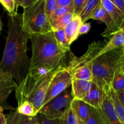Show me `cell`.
<instances>
[{
    "label": "cell",
    "instance_id": "6da1fadb",
    "mask_svg": "<svg viewBox=\"0 0 124 124\" xmlns=\"http://www.w3.org/2000/svg\"><path fill=\"white\" fill-rule=\"evenodd\" d=\"M8 34L0 70L10 74L17 85L23 81L29 71L30 58L27 53V44L30 35L22 29L21 14L8 13Z\"/></svg>",
    "mask_w": 124,
    "mask_h": 124
},
{
    "label": "cell",
    "instance_id": "7a4b0ae2",
    "mask_svg": "<svg viewBox=\"0 0 124 124\" xmlns=\"http://www.w3.org/2000/svg\"><path fill=\"white\" fill-rule=\"evenodd\" d=\"M31 57L29 71L44 69L50 72H56L58 69L64 67L68 52L58 44L53 31L44 34L30 35Z\"/></svg>",
    "mask_w": 124,
    "mask_h": 124
},
{
    "label": "cell",
    "instance_id": "3957f363",
    "mask_svg": "<svg viewBox=\"0 0 124 124\" xmlns=\"http://www.w3.org/2000/svg\"><path fill=\"white\" fill-rule=\"evenodd\" d=\"M55 73L50 72L44 69L30 70L15 90L17 104L24 101L30 102L38 114L50 82Z\"/></svg>",
    "mask_w": 124,
    "mask_h": 124
},
{
    "label": "cell",
    "instance_id": "277c9868",
    "mask_svg": "<svg viewBox=\"0 0 124 124\" xmlns=\"http://www.w3.org/2000/svg\"><path fill=\"white\" fill-rule=\"evenodd\" d=\"M123 48H118L96 57L92 62V82L100 88L111 86L115 70L122 65Z\"/></svg>",
    "mask_w": 124,
    "mask_h": 124
},
{
    "label": "cell",
    "instance_id": "5b68a950",
    "mask_svg": "<svg viewBox=\"0 0 124 124\" xmlns=\"http://www.w3.org/2000/svg\"><path fill=\"white\" fill-rule=\"evenodd\" d=\"M22 29L31 35L52 31L45 9V0H37L33 4L23 8L21 14Z\"/></svg>",
    "mask_w": 124,
    "mask_h": 124
},
{
    "label": "cell",
    "instance_id": "8992f818",
    "mask_svg": "<svg viewBox=\"0 0 124 124\" xmlns=\"http://www.w3.org/2000/svg\"><path fill=\"white\" fill-rule=\"evenodd\" d=\"M73 99L71 86L52 99L41 108L38 113L42 114L49 119H60L63 114L70 107Z\"/></svg>",
    "mask_w": 124,
    "mask_h": 124
},
{
    "label": "cell",
    "instance_id": "52a82bcc",
    "mask_svg": "<svg viewBox=\"0 0 124 124\" xmlns=\"http://www.w3.org/2000/svg\"><path fill=\"white\" fill-rule=\"evenodd\" d=\"M67 66L60 68L54 74L48 85L42 106L71 86L72 76Z\"/></svg>",
    "mask_w": 124,
    "mask_h": 124
},
{
    "label": "cell",
    "instance_id": "ba28073f",
    "mask_svg": "<svg viewBox=\"0 0 124 124\" xmlns=\"http://www.w3.org/2000/svg\"><path fill=\"white\" fill-rule=\"evenodd\" d=\"M104 45L102 41H94L90 44L87 51L83 55L80 57H73L67 66L70 73L81 67L92 65L93 61Z\"/></svg>",
    "mask_w": 124,
    "mask_h": 124
},
{
    "label": "cell",
    "instance_id": "9c48e42d",
    "mask_svg": "<svg viewBox=\"0 0 124 124\" xmlns=\"http://www.w3.org/2000/svg\"><path fill=\"white\" fill-rule=\"evenodd\" d=\"M104 96L102 104L99 109H98L104 124H122L120 121L115 107L111 94V86L103 88Z\"/></svg>",
    "mask_w": 124,
    "mask_h": 124
},
{
    "label": "cell",
    "instance_id": "30bf717a",
    "mask_svg": "<svg viewBox=\"0 0 124 124\" xmlns=\"http://www.w3.org/2000/svg\"><path fill=\"white\" fill-rule=\"evenodd\" d=\"M18 86L10 74L0 70V106L4 108L13 109L7 104L10 94Z\"/></svg>",
    "mask_w": 124,
    "mask_h": 124
},
{
    "label": "cell",
    "instance_id": "8fae6325",
    "mask_svg": "<svg viewBox=\"0 0 124 124\" xmlns=\"http://www.w3.org/2000/svg\"><path fill=\"white\" fill-rule=\"evenodd\" d=\"M90 19L101 21L106 25V29L101 35L103 37H111L114 33L118 31V27L116 25L111 16L103 8L101 2L92 13Z\"/></svg>",
    "mask_w": 124,
    "mask_h": 124
},
{
    "label": "cell",
    "instance_id": "7c38bea8",
    "mask_svg": "<svg viewBox=\"0 0 124 124\" xmlns=\"http://www.w3.org/2000/svg\"><path fill=\"white\" fill-rule=\"evenodd\" d=\"M104 96V90L92 82L90 90L83 101L88 105L98 110L101 107Z\"/></svg>",
    "mask_w": 124,
    "mask_h": 124
},
{
    "label": "cell",
    "instance_id": "4fadbf2b",
    "mask_svg": "<svg viewBox=\"0 0 124 124\" xmlns=\"http://www.w3.org/2000/svg\"><path fill=\"white\" fill-rule=\"evenodd\" d=\"M92 84V81L72 79L71 87L73 99L83 100L89 92Z\"/></svg>",
    "mask_w": 124,
    "mask_h": 124
},
{
    "label": "cell",
    "instance_id": "5bb4252c",
    "mask_svg": "<svg viewBox=\"0 0 124 124\" xmlns=\"http://www.w3.org/2000/svg\"><path fill=\"white\" fill-rule=\"evenodd\" d=\"M82 21L79 15H74L73 18L64 27V31L67 40L71 45L79 36V32Z\"/></svg>",
    "mask_w": 124,
    "mask_h": 124
},
{
    "label": "cell",
    "instance_id": "9a60e30c",
    "mask_svg": "<svg viewBox=\"0 0 124 124\" xmlns=\"http://www.w3.org/2000/svg\"><path fill=\"white\" fill-rule=\"evenodd\" d=\"M124 45V36L122 31H117L111 36L108 42H107L102 49L99 51L97 56L104 54L105 53L115 50L118 48H123Z\"/></svg>",
    "mask_w": 124,
    "mask_h": 124
},
{
    "label": "cell",
    "instance_id": "2e32d148",
    "mask_svg": "<svg viewBox=\"0 0 124 124\" xmlns=\"http://www.w3.org/2000/svg\"><path fill=\"white\" fill-rule=\"evenodd\" d=\"M70 107L73 110L78 119L82 122L87 123L89 116L90 105L83 100L73 99L71 101Z\"/></svg>",
    "mask_w": 124,
    "mask_h": 124
},
{
    "label": "cell",
    "instance_id": "e0dca14e",
    "mask_svg": "<svg viewBox=\"0 0 124 124\" xmlns=\"http://www.w3.org/2000/svg\"><path fill=\"white\" fill-rule=\"evenodd\" d=\"M101 5L107 12L111 16L118 29L124 18V13L111 0H101Z\"/></svg>",
    "mask_w": 124,
    "mask_h": 124
},
{
    "label": "cell",
    "instance_id": "ac0fdd59",
    "mask_svg": "<svg viewBox=\"0 0 124 124\" xmlns=\"http://www.w3.org/2000/svg\"><path fill=\"white\" fill-rule=\"evenodd\" d=\"M7 124H35L38 122L37 115L34 117L24 116L16 111H11L6 115Z\"/></svg>",
    "mask_w": 124,
    "mask_h": 124
},
{
    "label": "cell",
    "instance_id": "d6986e66",
    "mask_svg": "<svg viewBox=\"0 0 124 124\" xmlns=\"http://www.w3.org/2000/svg\"><path fill=\"white\" fill-rule=\"evenodd\" d=\"M100 4L101 0H87L85 1L79 15L82 23H85L90 19L92 13Z\"/></svg>",
    "mask_w": 124,
    "mask_h": 124
},
{
    "label": "cell",
    "instance_id": "ffe728a7",
    "mask_svg": "<svg viewBox=\"0 0 124 124\" xmlns=\"http://www.w3.org/2000/svg\"><path fill=\"white\" fill-rule=\"evenodd\" d=\"M111 87L115 92L124 90V73L121 66L117 68L114 73Z\"/></svg>",
    "mask_w": 124,
    "mask_h": 124
},
{
    "label": "cell",
    "instance_id": "44dd1931",
    "mask_svg": "<svg viewBox=\"0 0 124 124\" xmlns=\"http://www.w3.org/2000/svg\"><path fill=\"white\" fill-rule=\"evenodd\" d=\"M73 79L85 80L92 81L93 75L92 72V65H85L76 69L71 73Z\"/></svg>",
    "mask_w": 124,
    "mask_h": 124
},
{
    "label": "cell",
    "instance_id": "7402d4cb",
    "mask_svg": "<svg viewBox=\"0 0 124 124\" xmlns=\"http://www.w3.org/2000/svg\"><path fill=\"white\" fill-rule=\"evenodd\" d=\"M16 111L18 113L29 117H34L38 115L33 104L27 101H24L19 104H17Z\"/></svg>",
    "mask_w": 124,
    "mask_h": 124
},
{
    "label": "cell",
    "instance_id": "603a6c76",
    "mask_svg": "<svg viewBox=\"0 0 124 124\" xmlns=\"http://www.w3.org/2000/svg\"><path fill=\"white\" fill-rule=\"evenodd\" d=\"M73 16L74 14L73 13H68L56 20L51 22L50 25L52 27V31H54L64 29L68 23L72 19Z\"/></svg>",
    "mask_w": 124,
    "mask_h": 124
},
{
    "label": "cell",
    "instance_id": "cb8c5ba5",
    "mask_svg": "<svg viewBox=\"0 0 124 124\" xmlns=\"http://www.w3.org/2000/svg\"><path fill=\"white\" fill-rule=\"evenodd\" d=\"M111 97H112L114 107H115L116 114H117V116H118L121 123L124 124V107L121 103V102L119 101V100L115 92L111 88Z\"/></svg>",
    "mask_w": 124,
    "mask_h": 124
},
{
    "label": "cell",
    "instance_id": "d4e9b609",
    "mask_svg": "<svg viewBox=\"0 0 124 124\" xmlns=\"http://www.w3.org/2000/svg\"><path fill=\"white\" fill-rule=\"evenodd\" d=\"M54 36L55 38V39L58 44L64 50L67 52H70V45L68 42L67 40L66 36H65V33H64V29L62 30H56V31H53Z\"/></svg>",
    "mask_w": 124,
    "mask_h": 124
},
{
    "label": "cell",
    "instance_id": "484cf974",
    "mask_svg": "<svg viewBox=\"0 0 124 124\" xmlns=\"http://www.w3.org/2000/svg\"><path fill=\"white\" fill-rule=\"evenodd\" d=\"M78 119L70 107L60 118V124H78Z\"/></svg>",
    "mask_w": 124,
    "mask_h": 124
},
{
    "label": "cell",
    "instance_id": "4316f807",
    "mask_svg": "<svg viewBox=\"0 0 124 124\" xmlns=\"http://www.w3.org/2000/svg\"><path fill=\"white\" fill-rule=\"evenodd\" d=\"M68 13H73L74 14V8L73 6L70 7H59L58 6L56 7L53 13H52L50 18V23L56 20L58 18H60L62 16L67 14Z\"/></svg>",
    "mask_w": 124,
    "mask_h": 124
},
{
    "label": "cell",
    "instance_id": "83f0119b",
    "mask_svg": "<svg viewBox=\"0 0 124 124\" xmlns=\"http://www.w3.org/2000/svg\"><path fill=\"white\" fill-rule=\"evenodd\" d=\"M87 124H104L102 117L98 110L90 106L89 116L87 122Z\"/></svg>",
    "mask_w": 124,
    "mask_h": 124
},
{
    "label": "cell",
    "instance_id": "f1b7e54d",
    "mask_svg": "<svg viewBox=\"0 0 124 124\" xmlns=\"http://www.w3.org/2000/svg\"><path fill=\"white\" fill-rule=\"evenodd\" d=\"M0 3L7 11L8 14H16L18 7L16 4L15 0H0Z\"/></svg>",
    "mask_w": 124,
    "mask_h": 124
},
{
    "label": "cell",
    "instance_id": "f546056e",
    "mask_svg": "<svg viewBox=\"0 0 124 124\" xmlns=\"http://www.w3.org/2000/svg\"><path fill=\"white\" fill-rule=\"evenodd\" d=\"M58 7L56 0H45V9L48 19H49L54 10Z\"/></svg>",
    "mask_w": 124,
    "mask_h": 124
},
{
    "label": "cell",
    "instance_id": "4dcf8cb0",
    "mask_svg": "<svg viewBox=\"0 0 124 124\" xmlns=\"http://www.w3.org/2000/svg\"><path fill=\"white\" fill-rule=\"evenodd\" d=\"M37 117L38 124H60V119H49L40 113L38 114Z\"/></svg>",
    "mask_w": 124,
    "mask_h": 124
},
{
    "label": "cell",
    "instance_id": "1f68e13d",
    "mask_svg": "<svg viewBox=\"0 0 124 124\" xmlns=\"http://www.w3.org/2000/svg\"><path fill=\"white\" fill-rule=\"evenodd\" d=\"M87 0H73L74 15H79Z\"/></svg>",
    "mask_w": 124,
    "mask_h": 124
},
{
    "label": "cell",
    "instance_id": "d6a6232c",
    "mask_svg": "<svg viewBox=\"0 0 124 124\" xmlns=\"http://www.w3.org/2000/svg\"><path fill=\"white\" fill-rule=\"evenodd\" d=\"M91 29V25L90 23H83L82 25H81L79 29V35H84V34L87 33L88 31H90Z\"/></svg>",
    "mask_w": 124,
    "mask_h": 124
},
{
    "label": "cell",
    "instance_id": "836d02e7",
    "mask_svg": "<svg viewBox=\"0 0 124 124\" xmlns=\"http://www.w3.org/2000/svg\"><path fill=\"white\" fill-rule=\"evenodd\" d=\"M57 6L59 7L73 6V0H56Z\"/></svg>",
    "mask_w": 124,
    "mask_h": 124
},
{
    "label": "cell",
    "instance_id": "e575fe53",
    "mask_svg": "<svg viewBox=\"0 0 124 124\" xmlns=\"http://www.w3.org/2000/svg\"><path fill=\"white\" fill-rule=\"evenodd\" d=\"M111 1L124 13V0H111Z\"/></svg>",
    "mask_w": 124,
    "mask_h": 124
},
{
    "label": "cell",
    "instance_id": "d590c367",
    "mask_svg": "<svg viewBox=\"0 0 124 124\" xmlns=\"http://www.w3.org/2000/svg\"><path fill=\"white\" fill-rule=\"evenodd\" d=\"M0 124H7L6 115L4 114V109L0 106Z\"/></svg>",
    "mask_w": 124,
    "mask_h": 124
},
{
    "label": "cell",
    "instance_id": "8d00e7d4",
    "mask_svg": "<svg viewBox=\"0 0 124 124\" xmlns=\"http://www.w3.org/2000/svg\"><path fill=\"white\" fill-rule=\"evenodd\" d=\"M115 93H116L119 101L121 102V103L124 107V90L122 91H119V92H115Z\"/></svg>",
    "mask_w": 124,
    "mask_h": 124
},
{
    "label": "cell",
    "instance_id": "74e56055",
    "mask_svg": "<svg viewBox=\"0 0 124 124\" xmlns=\"http://www.w3.org/2000/svg\"><path fill=\"white\" fill-rule=\"evenodd\" d=\"M36 1H37V0H24L23 3L21 5V7H22L23 8L28 7V6L33 4L35 2H36Z\"/></svg>",
    "mask_w": 124,
    "mask_h": 124
},
{
    "label": "cell",
    "instance_id": "f35d334b",
    "mask_svg": "<svg viewBox=\"0 0 124 124\" xmlns=\"http://www.w3.org/2000/svg\"><path fill=\"white\" fill-rule=\"evenodd\" d=\"M118 31H124V18L122 20V23H121V25H120L118 29Z\"/></svg>",
    "mask_w": 124,
    "mask_h": 124
},
{
    "label": "cell",
    "instance_id": "ab89813d",
    "mask_svg": "<svg viewBox=\"0 0 124 124\" xmlns=\"http://www.w3.org/2000/svg\"><path fill=\"white\" fill-rule=\"evenodd\" d=\"M23 1H24V0H15V2L17 7H21V5L23 3Z\"/></svg>",
    "mask_w": 124,
    "mask_h": 124
},
{
    "label": "cell",
    "instance_id": "60d3db41",
    "mask_svg": "<svg viewBox=\"0 0 124 124\" xmlns=\"http://www.w3.org/2000/svg\"><path fill=\"white\" fill-rule=\"evenodd\" d=\"M121 67H122V70H123V71L124 73V54H123V56H122V65H121Z\"/></svg>",
    "mask_w": 124,
    "mask_h": 124
},
{
    "label": "cell",
    "instance_id": "b9f144b4",
    "mask_svg": "<svg viewBox=\"0 0 124 124\" xmlns=\"http://www.w3.org/2000/svg\"><path fill=\"white\" fill-rule=\"evenodd\" d=\"M2 29V21H1V17H0V34H1Z\"/></svg>",
    "mask_w": 124,
    "mask_h": 124
},
{
    "label": "cell",
    "instance_id": "7bdbcfd3",
    "mask_svg": "<svg viewBox=\"0 0 124 124\" xmlns=\"http://www.w3.org/2000/svg\"><path fill=\"white\" fill-rule=\"evenodd\" d=\"M81 124H87V123H85V122H82V121H81Z\"/></svg>",
    "mask_w": 124,
    "mask_h": 124
},
{
    "label": "cell",
    "instance_id": "ee69618b",
    "mask_svg": "<svg viewBox=\"0 0 124 124\" xmlns=\"http://www.w3.org/2000/svg\"><path fill=\"white\" fill-rule=\"evenodd\" d=\"M78 124H81V121H80L79 119H78Z\"/></svg>",
    "mask_w": 124,
    "mask_h": 124
},
{
    "label": "cell",
    "instance_id": "f6af8a7d",
    "mask_svg": "<svg viewBox=\"0 0 124 124\" xmlns=\"http://www.w3.org/2000/svg\"><path fill=\"white\" fill-rule=\"evenodd\" d=\"M122 32H123L124 36V31H122ZM123 48V50H124V47H123V48Z\"/></svg>",
    "mask_w": 124,
    "mask_h": 124
},
{
    "label": "cell",
    "instance_id": "bcb514c9",
    "mask_svg": "<svg viewBox=\"0 0 124 124\" xmlns=\"http://www.w3.org/2000/svg\"><path fill=\"white\" fill-rule=\"evenodd\" d=\"M38 124V122L37 123H36V124Z\"/></svg>",
    "mask_w": 124,
    "mask_h": 124
}]
</instances>
